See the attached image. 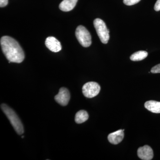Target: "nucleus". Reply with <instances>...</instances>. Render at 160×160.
I'll return each mask as SVG.
<instances>
[{"instance_id": "f257e3e1", "label": "nucleus", "mask_w": 160, "mask_h": 160, "mask_svg": "<svg viewBox=\"0 0 160 160\" xmlns=\"http://www.w3.org/2000/svg\"><path fill=\"white\" fill-rule=\"evenodd\" d=\"M0 42L3 53L9 63H20L24 61V51L16 40L6 36L1 38Z\"/></svg>"}, {"instance_id": "f03ea898", "label": "nucleus", "mask_w": 160, "mask_h": 160, "mask_svg": "<svg viewBox=\"0 0 160 160\" xmlns=\"http://www.w3.org/2000/svg\"><path fill=\"white\" fill-rule=\"evenodd\" d=\"M1 108L8 118L16 132L18 135L22 134L24 132V127L15 112L5 104H2Z\"/></svg>"}, {"instance_id": "7ed1b4c3", "label": "nucleus", "mask_w": 160, "mask_h": 160, "mask_svg": "<svg viewBox=\"0 0 160 160\" xmlns=\"http://www.w3.org/2000/svg\"><path fill=\"white\" fill-rule=\"evenodd\" d=\"M93 25L101 42L107 44L109 39V31L106 23L101 19L96 18L93 21Z\"/></svg>"}, {"instance_id": "20e7f679", "label": "nucleus", "mask_w": 160, "mask_h": 160, "mask_svg": "<svg viewBox=\"0 0 160 160\" xmlns=\"http://www.w3.org/2000/svg\"><path fill=\"white\" fill-rule=\"evenodd\" d=\"M76 37L80 44L84 47H88L91 45V36L86 27L79 26L75 32Z\"/></svg>"}, {"instance_id": "39448f33", "label": "nucleus", "mask_w": 160, "mask_h": 160, "mask_svg": "<svg viewBox=\"0 0 160 160\" xmlns=\"http://www.w3.org/2000/svg\"><path fill=\"white\" fill-rule=\"evenodd\" d=\"M101 87L98 83L89 82L86 83L82 87L83 94L87 98H92L99 93Z\"/></svg>"}, {"instance_id": "423d86ee", "label": "nucleus", "mask_w": 160, "mask_h": 160, "mask_svg": "<svg viewBox=\"0 0 160 160\" xmlns=\"http://www.w3.org/2000/svg\"><path fill=\"white\" fill-rule=\"evenodd\" d=\"M70 98V92L68 89L62 87L60 89L58 93L55 96V100L61 106H67Z\"/></svg>"}, {"instance_id": "0eeeda50", "label": "nucleus", "mask_w": 160, "mask_h": 160, "mask_svg": "<svg viewBox=\"0 0 160 160\" xmlns=\"http://www.w3.org/2000/svg\"><path fill=\"white\" fill-rule=\"evenodd\" d=\"M138 155L142 160H150L153 157V152L150 146L146 145L138 149Z\"/></svg>"}, {"instance_id": "6e6552de", "label": "nucleus", "mask_w": 160, "mask_h": 160, "mask_svg": "<svg viewBox=\"0 0 160 160\" xmlns=\"http://www.w3.org/2000/svg\"><path fill=\"white\" fill-rule=\"evenodd\" d=\"M45 44L47 48L53 52H58L62 49V45L59 41L53 37L47 38Z\"/></svg>"}, {"instance_id": "1a4fd4ad", "label": "nucleus", "mask_w": 160, "mask_h": 160, "mask_svg": "<svg viewBox=\"0 0 160 160\" xmlns=\"http://www.w3.org/2000/svg\"><path fill=\"white\" fill-rule=\"evenodd\" d=\"M124 137V130L120 129L110 133L108 135V139L109 142L111 144L117 145L122 141Z\"/></svg>"}, {"instance_id": "9d476101", "label": "nucleus", "mask_w": 160, "mask_h": 160, "mask_svg": "<svg viewBox=\"0 0 160 160\" xmlns=\"http://www.w3.org/2000/svg\"><path fill=\"white\" fill-rule=\"evenodd\" d=\"M78 0H63L59 5V9L62 11L69 12L74 9Z\"/></svg>"}, {"instance_id": "9b49d317", "label": "nucleus", "mask_w": 160, "mask_h": 160, "mask_svg": "<svg viewBox=\"0 0 160 160\" xmlns=\"http://www.w3.org/2000/svg\"><path fill=\"white\" fill-rule=\"evenodd\" d=\"M145 107L149 111L153 113H160V102L155 101H149L145 104Z\"/></svg>"}, {"instance_id": "f8f14e48", "label": "nucleus", "mask_w": 160, "mask_h": 160, "mask_svg": "<svg viewBox=\"0 0 160 160\" xmlns=\"http://www.w3.org/2000/svg\"><path fill=\"white\" fill-rule=\"evenodd\" d=\"M89 118L88 112L84 110H80L77 112L75 117V121L78 124H81L86 122Z\"/></svg>"}, {"instance_id": "ddd939ff", "label": "nucleus", "mask_w": 160, "mask_h": 160, "mask_svg": "<svg viewBox=\"0 0 160 160\" xmlns=\"http://www.w3.org/2000/svg\"><path fill=\"white\" fill-rule=\"evenodd\" d=\"M148 52L145 51H139L133 53L130 57V60L132 61H140L146 58L148 56Z\"/></svg>"}, {"instance_id": "4468645a", "label": "nucleus", "mask_w": 160, "mask_h": 160, "mask_svg": "<svg viewBox=\"0 0 160 160\" xmlns=\"http://www.w3.org/2000/svg\"><path fill=\"white\" fill-rule=\"evenodd\" d=\"M141 0H123V2L127 6H132L137 4Z\"/></svg>"}, {"instance_id": "2eb2a0df", "label": "nucleus", "mask_w": 160, "mask_h": 160, "mask_svg": "<svg viewBox=\"0 0 160 160\" xmlns=\"http://www.w3.org/2000/svg\"><path fill=\"white\" fill-rule=\"evenodd\" d=\"M151 72L152 73H160V64L152 67L151 69Z\"/></svg>"}, {"instance_id": "dca6fc26", "label": "nucleus", "mask_w": 160, "mask_h": 160, "mask_svg": "<svg viewBox=\"0 0 160 160\" xmlns=\"http://www.w3.org/2000/svg\"><path fill=\"white\" fill-rule=\"evenodd\" d=\"M154 10L156 11H159L160 10V0H157L156 3L155 4Z\"/></svg>"}, {"instance_id": "f3484780", "label": "nucleus", "mask_w": 160, "mask_h": 160, "mask_svg": "<svg viewBox=\"0 0 160 160\" xmlns=\"http://www.w3.org/2000/svg\"><path fill=\"white\" fill-rule=\"evenodd\" d=\"M8 4V0H0V7H4Z\"/></svg>"}]
</instances>
